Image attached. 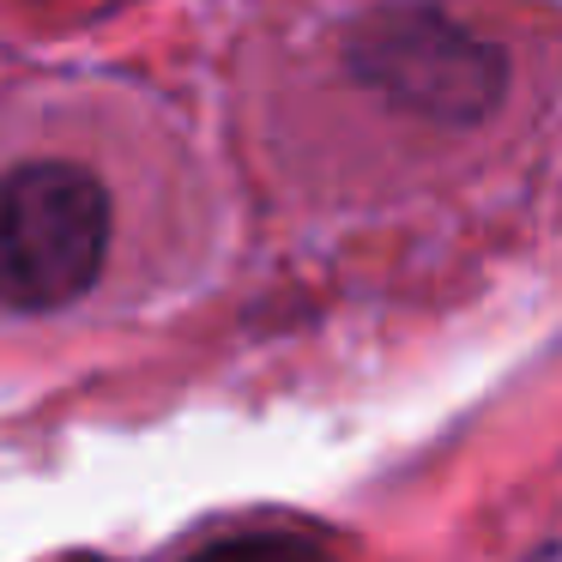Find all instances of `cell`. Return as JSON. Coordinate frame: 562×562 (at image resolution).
<instances>
[{"label": "cell", "mask_w": 562, "mask_h": 562, "mask_svg": "<svg viewBox=\"0 0 562 562\" xmlns=\"http://www.w3.org/2000/svg\"><path fill=\"white\" fill-rule=\"evenodd\" d=\"M526 562H562V544H544V550H532Z\"/></svg>", "instance_id": "cell-4"}, {"label": "cell", "mask_w": 562, "mask_h": 562, "mask_svg": "<svg viewBox=\"0 0 562 562\" xmlns=\"http://www.w3.org/2000/svg\"><path fill=\"white\" fill-rule=\"evenodd\" d=\"M110 188L74 158H25L0 170V303L19 315H61L110 260Z\"/></svg>", "instance_id": "cell-2"}, {"label": "cell", "mask_w": 562, "mask_h": 562, "mask_svg": "<svg viewBox=\"0 0 562 562\" xmlns=\"http://www.w3.org/2000/svg\"><path fill=\"white\" fill-rule=\"evenodd\" d=\"M74 562H103V557H74Z\"/></svg>", "instance_id": "cell-5"}, {"label": "cell", "mask_w": 562, "mask_h": 562, "mask_svg": "<svg viewBox=\"0 0 562 562\" xmlns=\"http://www.w3.org/2000/svg\"><path fill=\"white\" fill-rule=\"evenodd\" d=\"M182 562H339L327 538L296 532V526H255V532H224L212 544L188 550Z\"/></svg>", "instance_id": "cell-3"}, {"label": "cell", "mask_w": 562, "mask_h": 562, "mask_svg": "<svg viewBox=\"0 0 562 562\" xmlns=\"http://www.w3.org/2000/svg\"><path fill=\"white\" fill-rule=\"evenodd\" d=\"M345 79L429 127H484L508 103L514 61L502 43L453 19L441 0H375L339 37Z\"/></svg>", "instance_id": "cell-1"}]
</instances>
